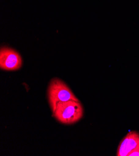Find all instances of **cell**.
<instances>
[{
    "mask_svg": "<svg viewBox=\"0 0 139 156\" xmlns=\"http://www.w3.org/2000/svg\"><path fill=\"white\" fill-rule=\"evenodd\" d=\"M128 156H139V147L134 149L131 152H130Z\"/></svg>",
    "mask_w": 139,
    "mask_h": 156,
    "instance_id": "cell-5",
    "label": "cell"
},
{
    "mask_svg": "<svg viewBox=\"0 0 139 156\" xmlns=\"http://www.w3.org/2000/svg\"><path fill=\"white\" fill-rule=\"evenodd\" d=\"M84 115V109L80 101L69 100L59 102L53 113V116L60 122L72 124L78 122Z\"/></svg>",
    "mask_w": 139,
    "mask_h": 156,
    "instance_id": "cell-1",
    "label": "cell"
},
{
    "mask_svg": "<svg viewBox=\"0 0 139 156\" xmlns=\"http://www.w3.org/2000/svg\"><path fill=\"white\" fill-rule=\"evenodd\" d=\"M22 66V57L16 50L2 47L0 49V68L6 71H14L19 70Z\"/></svg>",
    "mask_w": 139,
    "mask_h": 156,
    "instance_id": "cell-3",
    "label": "cell"
},
{
    "mask_svg": "<svg viewBox=\"0 0 139 156\" xmlns=\"http://www.w3.org/2000/svg\"><path fill=\"white\" fill-rule=\"evenodd\" d=\"M139 147V134L135 131L129 132L120 141L117 156H128L134 149Z\"/></svg>",
    "mask_w": 139,
    "mask_h": 156,
    "instance_id": "cell-4",
    "label": "cell"
},
{
    "mask_svg": "<svg viewBox=\"0 0 139 156\" xmlns=\"http://www.w3.org/2000/svg\"><path fill=\"white\" fill-rule=\"evenodd\" d=\"M48 97L53 113L54 112L57 104L69 100L79 101L69 88L60 79L54 78L52 79L48 89Z\"/></svg>",
    "mask_w": 139,
    "mask_h": 156,
    "instance_id": "cell-2",
    "label": "cell"
}]
</instances>
